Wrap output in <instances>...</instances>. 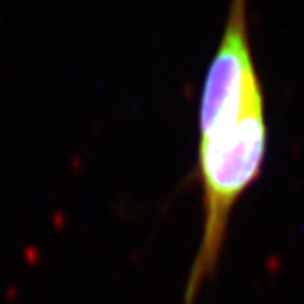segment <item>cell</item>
Wrapping results in <instances>:
<instances>
[{"mask_svg":"<svg viewBox=\"0 0 304 304\" xmlns=\"http://www.w3.org/2000/svg\"><path fill=\"white\" fill-rule=\"evenodd\" d=\"M198 179L203 235L184 304L217 272L235 206L261 178L269 146L265 97L248 32V0H231L218 49L208 66L198 110Z\"/></svg>","mask_w":304,"mask_h":304,"instance_id":"1","label":"cell"}]
</instances>
